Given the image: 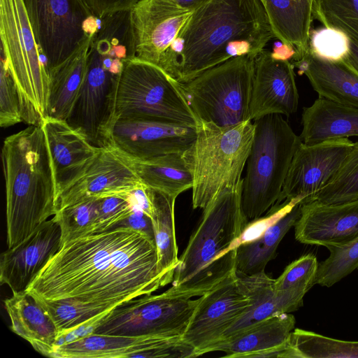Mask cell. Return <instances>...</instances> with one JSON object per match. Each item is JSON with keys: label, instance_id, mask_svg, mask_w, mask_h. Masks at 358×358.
<instances>
[{"label": "cell", "instance_id": "43", "mask_svg": "<svg viewBox=\"0 0 358 358\" xmlns=\"http://www.w3.org/2000/svg\"><path fill=\"white\" fill-rule=\"evenodd\" d=\"M298 203L301 202L295 200H285L280 203L274 204L265 217H260L258 219L248 222L237 242V245L259 237L270 226L289 212Z\"/></svg>", "mask_w": 358, "mask_h": 358}, {"label": "cell", "instance_id": "9", "mask_svg": "<svg viewBox=\"0 0 358 358\" xmlns=\"http://www.w3.org/2000/svg\"><path fill=\"white\" fill-rule=\"evenodd\" d=\"M118 119L193 127L200 123L186 99L181 83L159 66L136 57L125 62L117 81L114 122Z\"/></svg>", "mask_w": 358, "mask_h": 358}, {"label": "cell", "instance_id": "27", "mask_svg": "<svg viewBox=\"0 0 358 358\" xmlns=\"http://www.w3.org/2000/svg\"><path fill=\"white\" fill-rule=\"evenodd\" d=\"M295 323V317L290 313L271 316L222 340L212 352H223L224 357L253 358L257 353L285 344L294 329Z\"/></svg>", "mask_w": 358, "mask_h": 358}, {"label": "cell", "instance_id": "48", "mask_svg": "<svg viewBox=\"0 0 358 358\" xmlns=\"http://www.w3.org/2000/svg\"><path fill=\"white\" fill-rule=\"evenodd\" d=\"M178 3L180 6L189 9L191 10H194L196 8H199L209 0H175Z\"/></svg>", "mask_w": 358, "mask_h": 358}, {"label": "cell", "instance_id": "1", "mask_svg": "<svg viewBox=\"0 0 358 358\" xmlns=\"http://www.w3.org/2000/svg\"><path fill=\"white\" fill-rule=\"evenodd\" d=\"M169 283L159 270L155 243L117 227L62 244L26 292L112 310Z\"/></svg>", "mask_w": 358, "mask_h": 358}, {"label": "cell", "instance_id": "20", "mask_svg": "<svg viewBox=\"0 0 358 358\" xmlns=\"http://www.w3.org/2000/svg\"><path fill=\"white\" fill-rule=\"evenodd\" d=\"M61 246L59 224L50 219L16 246L1 255L0 281L13 294L27 287Z\"/></svg>", "mask_w": 358, "mask_h": 358}, {"label": "cell", "instance_id": "45", "mask_svg": "<svg viewBox=\"0 0 358 358\" xmlns=\"http://www.w3.org/2000/svg\"><path fill=\"white\" fill-rule=\"evenodd\" d=\"M117 227L132 229L144 234L155 243L152 218L143 210L135 206L131 213L126 218L116 224L112 229Z\"/></svg>", "mask_w": 358, "mask_h": 358}, {"label": "cell", "instance_id": "41", "mask_svg": "<svg viewBox=\"0 0 358 358\" xmlns=\"http://www.w3.org/2000/svg\"><path fill=\"white\" fill-rule=\"evenodd\" d=\"M319 263L312 254L301 256L289 264L275 279V290L302 287L309 290L315 284Z\"/></svg>", "mask_w": 358, "mask_h": 358}, {"label": "cell", "instance_id": "19", "mask_svg": "<svg viewBox=\"0 0 358 358\" xmlns=\"http://www.w3.org/2000/svg\"><path fill=\"white\" fill-rule=\"evenodd\" d=\"M294 68L289 61L275 59L265 50L255 58L251 120L271 114L289 117L297 110L299 94Z\"/></svg>", "mask_w": 358, "mask_h": 358}, {"label": "cell", "instance_id": "6", "mask_svg": "<svg viewBox=\"0 0 358 358\" xmlns=\"http://www.w3.org/2000/svg\"><path fill=\"white\" fill-rule=\"evenodd\" d=\"M254 131L252 120L227 127L204 122L196 126V138L184 152L193 178L194 209H204L220 192L243 181Z\"/></svg>", "mask_w": 358, "mask_h": 358}, {"label": "cell", "instance_id": "26", "mask_svg": "<svg viewBox=\"0 0 358 358\" xmlns=\"http://www.w3.org/2000/svg\"><path fill=\"white\" fill-rule=\"evenodd\" d=\"M299 136L306 145L358 136V108L319 97L303 108Z\"/></svg>", "mask_w": 358, "mask_h": 358}, {"label": "cell", "instance_id": "11", "mask_svg": "<svg viewBox=\"0 0 358 358\" xmlns=\"http://www.w3.org/2000/svg\"><path fill=\"white\" fill-rule=\"evenodd\" d=\"M49 73L96 31L100 20L82 0H22Z\"/></svg>", "mask_w": 358, "mask_h": 358}, {"label": "cell", "instance_id": "13", "mask_svg": "<svg viewBox=\"0 0 358 358\" xmlns=\"http://www.w3.org/2000/svg\"><path fill=\"white\" fill-rule=\"evenodd\" d=\"M193 12L175 0H139L130 10L135 57L171 76L173 47Z\"/></svg>", "mask_w": 358, "mask_h": 358}, {"label": "cell", "instance_id": "22", "mask_svg": "<svg viewBox=\"0 0 358 358\" xmlns=\"http://www.w3.org/2000/svg\"><path fill=\"white\" fill-rule=\"evenodd\" d=\"M297 241L307 245H343L358 236V200L322 204L308 201L301 205L294 224Z\"/></svg>", "mask_w": 358, "mask_h": 358}, {"label": "cell", "instance_id": "30", "mask_svg": "<svg viewBox=\"0 0 358 358\" xmlns=\"http://www.w3.org/2000/svg\"><path fill=\"white\" fill-rule=\"evenodd\" d=\"M92 36L68 60L50 73L47 117L68 119L83 83Z\"/></svg>", "mask_w": 358, "mask_h": 358}, {"label": "cell", "instance_id": "23", "mask_svg": "<svg viewBox=\"0 0 358 358\" xmlns=\"http://www.w3.org/2000/svg\"><path fill=\"white\" fill-rule=\"evenodd\" d=\"M236 282L242 292L250 298L252 304L224 333L222 340L271 316L298 310L303 306V296L308 292L302 287L275 290V279L267 275L265 271L251 275H236Z\"/></svg>", "mask_w": 358, "mask_h": 358}, {"label": "cell", "instance_id": "18", "mask_svg": "<svg viewBox=\"0 0 358 358\" xmlns=\"http://www.w3.org/2000/svg\"><path fill=\"white\" fill-rule=\"evenodd\" d=\"M141 185L125 157L107 145L83 175L59 194L58 210L90 197L124 194Z\"/></svg>", "mask_w": 358, "mask_h": 358}, {"label": "cell", "instance_id": "40", "mask_svg": "<svg viewBox=\"0 0 358 358\" xmlns=\"http://www.w3.org/2000/svg\"><path fill=\"white\" fill-rule=\"evenodd\" d=\"M23 122L19 92L4 57L1 55L0 126L7 128Z\"/></svg>", "mask_w": 358, "mask_h": 358}, {"label": "cell", "instance_id": "25", "mask_svg": "<svg viewBox=\"0 0 358 358\" xmlns=\"http://www.w3.org/2000/svg\"><path fill=\"white\" fill-rule=\"evenodd\" d=\"M3 303L11 322L10 329L29 342L36 351L48 357L60 335L38 301L23 292L13 294Z\"/></svg>", "mask_w": 358, "mask_h": 358}, {"label": "cell", "instance_id": "38", "mask_svg": "<svg viewBox=\"0 0 358 358\" xmlns=\"http://www.w3.org/2000/svg\"><path fill=\"white\" fill-rule=\"evenodd\" d=\"M327 248L330 254L319 264L315 284L329 287L358 268V236L343 245Z\"/></svg>", "mask_w": 358, "mask_h": 358}, {"label": "cell", "instance_id": "7", "mask_svg": "<svg viewBox=\"0 0 358 358\" xmlns=\"http://www.w3.org/2000/svg\"><path fill=\"white\" fill-rule=\"evenodd\" d=\"M253 124V141L241 193V208L248 222L259 218L276 203L301 143L282 115H265Z\"/></svg>", "mask_w": 358, "mask_h": 358}, {"label": "cell", "instance_id": "3", "mask_svg": "<svg viewBox=\"0 0 358 358\" xmlns=\"http://www.w3.org/2000/svg\"><path fill=\"white\" fill-rule=\"evenodd\" d=\"M1 159L7 245L11 248L58 211L53 170L41 125H29L6 138Z\"/></svg>", "mask_w": 358, "mask_h": 358}, {"label": "cell", "instance_id": "34", "mask_svg": "<svg viewBox=\"0 0 358 358\" xmlns=\"http://www.w3.org/2000/svg\"><path fill=\"white\" fill-rule=\"evenodd\" d=\"M357 200H358V141L353 143L351 150L333 178L310 201L331 204Z\"/></svg>", "mask_w": 358, "mask_h": 358}, {"label": "cell", "instance_id": "33", "mask_svg": "<svg viewBox=\"0 0 358 358\" xmlns=\"http://www.w3.org/2000/svg\"><path fill=\"white\" fill-rule=\"evenodd\" d=\"M288 358H358V341L329 338L294 329L289 337Z\"/></svg>", "mask_w": 358, "mask_h": 358}, {"label": "cell", "instance_id": "5", "mask_svg": "<svg viewBox=\"0 0 358 358\" xmlns=\"http://www.w3.org/2000/svg\"><path fill=\"white\" fill-rule=\"evenodd\" d=\"M134 57L130 10L101 18L91 38L83 83L66 120L96 147L109 145L117 81L125 62Z\"/></svg>", "mask_w": 358, "mask_h": 358}, {"label": "cell", "instance_id": "24", "mask_svg": "<svg viewBox=\"0 0 358 358\" xmlns=\"http://www.w3.org/2000/svg\"><path fill=\"white\" fill-rule=\"evenodd\" d=\"M292 62L298 73L308 78L319 97L358 108V73L344 61L322 59L308 50Z\"/></svg>", "mask_w": 358, "mask_h": 358}, {"label": "cell", "instance_id": "36", "mask_svg": "<svg viewBox=\"0 0 358 358\" xmlns=\"http://www.w3.org/2000/svg\"><path fill=\"white\" fill-rule=\"evenodd\" d=\"M101 198L90 197L59 209L52 218L61 229V245L92 234L97 222Z\"/></svg>", "mask_w": 358, "mask_h": 358}, {"label": "cell", "instance_id": "32", "mask_svg": "<svg viewBox=\"0 0 358 358\" xmlns=\"http://www.w3.org/2000/svg\"><path fill=\"white\" fill-rule=\"evenodd\" d=\"M152 217L160 271L172 282L178 264L174 209L177 197L151 189Z\"/></svg>", "mask_w": 358, "mask_h": 358}, {"label": "cell", "instance_id": "46", "mask_svg": "<svg viewBox=\"0 0 358 358\" xmlns=\"http://www.w3.org/2000/svg\"><path fill=\"white\" fill-rule=\"evenodd\" d=\"M273 58L278 60L289 61L292 59L296 53V50L290 45L284 43L280 41L275 42L271 52Z\"/></svg>", "mask_w": 358, "mask_h": 358}, {"label": "cell", "instance_id": "2", "mask_svg": "<svg viewBox=\"0 0 358 358\" xmlns=\"http://www.w3.org/2000/svg\"><path fill=\"white\" fill-rule=\"evenodd\" d=\"M273 38L260 0H209L194 10L176 40L172 76L187 83L232 58L255 59Z\"/></svg>", "mask_w": 358, "mask_h": 358}, {"label": "cell", "instance_id": "44", "mask_svg": "<svg viewBox=\"0 0 358 358\" xmlns=\"http://www.w3.org/2000/svg\"><path fill=\"white\" fill-rule=\"evenodd\" d=\"M91 14L99 20L115 13L131 10L139 0H82Z\"/></svg>", "mask_w": 358, "mask_h": 358}, {"label": "cell", "instance_id": "42", "mask_svg": "<svg viewBox=\"0 0 358 358\" xmlns=\"http://www.w3.org/2000/svg\"><path fill=\"white\" fill-rule=\"evenodd\" d=\"M126 193L101 198L99 216L92 234L112 229L131 213L134 206Z\"/></svg>", "mask_w": 358, "mask_h": 358}, {"label": "cell", "instance_id": "16", "mask_svg": "<svg viewBox=\"0 0 358 358\" xmlns=\"http://www.w3.org/2000/svg\"><path fill=\"white\" fill-rule=\"evenodd\" d=\"M352 145L348 138L311 145L301 142L294 155L275 203L285 200L301 203L310 201L333 178Z\"/></svg>", "mask_w": 358, "mask_h": 358}, {"label": "cell", "instance_id": "8", "mask_svg": "<svg viewBox=\"0 0 358 358\" xmlns=\"http://www.w3.org/2000/svg\"><path fill=\"white\" fill-rule=\"evenodd\" d=\"M1 55L19 92L23 122L41 125L47 117L50 77L22 0H0Z\"/></svg>", "mask_w": 358, "mask_h": 358}, {"label": "cell", "instance_id": "35", "mask_svg": "<svg viewBox=\"0 0 358 358\" xmlns=\"http://www.w3.org/2000/svg\"><path fill=\"white\" fill-rule=\"evenodd\" d=\"M36 299L54 322L60 337L74 331L80 327L94 324L111 311L103 308L69 301Z\"/></svg>", "mask_w": 358, "mask_h": 358}, {"label": "cell", "instance_id": "10", "mask_svg": "<svg viewBox=\"0 0 358 358\" xmlns=\"http://www.w3.org/2000/svg\"><path fill=\"white\" fill-rule=\"evenodd\" d=\"M255 59L241 56L209 69L181 83L193 112L201 122L235 125L250 119Z\"/></svg>", "mask_w": 358, "mask_h": 358}, {"label": "cell", "instance_id": "29", "mask_svg": "<svg viewBox=\"0 0 358 358\" xmlns=\"http://www.w3.org/2000/svg\"><path fill=\"white\" fill-rule=\"evenodd\" d=\"M184 152H173L147 159H133L122 154L143 185L177 197L192 189L193 185L192 175Z\"/></svg>", "mask_w": 358, "mask_h": 358}, {"label": "cell", "instance_id": "28", "mask_svg": "<svg viewBox=\"0 0 358 358\" xmlns=\"http://www.w3.org/2000/svg\"><path fill=\"white\" fill-rule=\"evenodd\" d=\"M275 38L296 50L292 61L308 50L313 0H260Z\"/></svg>", "mask_w": 358, "mask_h": 358}, {"label": "cell", "instance_id": "39", "mask_svg": "<svg viewBox=\"0 0 358 358\" xmlns=\"http://www.w3.org/2000/svg\"><path fill=\"white\" fill-rule=\"evenodd\" d=\"M350 48V38L342 30L323 27L310 29L308 50L317 57L331 62L343 61Z\"/></svg>", "mask_w": 358, "mask_h": 358}, {"label": "cell", "instance_id": "31", "mask_svg": "<svg viewBox=\"0 0 358 358\" xmlns=\"http://www.w3.org/2000/svg\"><path fill=\"white\" fill-rule=\"evenodd\" d=\"M301 205L296 203L257 238L237 246L236 275H251L265 271L268 262L275 257L279 243L299 219Z\"/></svg>", "mask_w": 358, "mask_h": 358}, {"label": "cell", "instance_id": "15", "mask_svg": "<svg viewBox=\"0 0 358 358\" xmlns=\"http://www.w3.org/2000/svg\"><path fill=\"white\" fill-rule=\"evenodd\" d=\"M55 358L196 357L182 336H122L88 334L54 347Z\"/></svg>", "mask_w": 358, "mask_h": 358}, {"label": "cell", "instance_id": "4", "mask_svg": "<svg viewBox=\"0 0 358 358\" xmlns=\"http://www.w3.org/2000/svg\"><path fill=\"white\" fill-rule=\"evenodd\" d=\"M242 185L220 192L203 209L167 293L201 296L235 272L237 242L248 223L241 208Z\"/></svg>", "mask_w": 358, "mask_h": 358}, {"label": "cell", "instance_id": "21", "mask_svg": "<svg viewBox=\"0 0 358 358\" xmlns=\"http://www.w3.org/2000/svg\"><path fill=\"white\" fill-rule=\"evenodd\" d=\"M59 194L87 170L101 151L66 120L45 117L41 124Z\"/></svg>", "mask_w": 358, "mask_h": 358}, {"label": "cell", "instance_id": "47", "mask_svg": "<svg viewBox=\"0 0 358 358\" xmlns=\"http://www.w3.org/2000/svg\"><path fill=\"white\" fill-rule=\"evenodd\" d=\"M343 61L358 73V45L352 40L349 54Z\"/></svg>", "mask_w": 358, "mask_h": 358}, {"label": "cell", "instance_id": "14", "mask_svg": "<svg viewBox=\"0 0 358 358\" xmlns=\"http://www.w3.org/2000/svg\"><path fill=\"white\" fill-rule=\"evenodd\" d=\"M252 303L233 273L218 286L201 296L182 336L197 357L211 352L224 333L248 310Z\"/></svg>", "mask_w": 358, "mask_h": 358}, {"label": "cell", "instance_id": "37", "mask_svg": "<svg viewBox=\"0 0 358 358\" xmlns=\"http://www.w3.org/2000/svg\"><path fill=\"white\" fill-rule=\"evenodd\" d=\"M313 19L344 31L358 45V0H313Z\"/></svg>", "mask_w": 358, "mask_h": 358}, {"label": "cell", "instance_id": "12", "mask_svg": "<svg viewBox=\"0 0 358 358\" xmlns=\"http://www.w3.org/2000/svg\"><path fill=\"white\" fill-rule=\"evenodd\" d=\"M199 299L166 291L144 295L113 309L93 324L92 333L122 336H182Z\"/></svg>", "mask_w": 358, "mask_h": 358}, {"label": "cell", "instance_id": "17", "mask_svg": "<svg viewBox=\"0 0 358 358\" xmlns=\"http://www.w3.org/2000/svg\"><path fill=\"white\" fill-rule=\"evenodd\" d=\"M196 135V127L118 119L110 129L109 145L131 158L147 159L184 152L191 147Z\"/></svg>", "mask_w": 358, "mask_h": 358}]
</instances>
